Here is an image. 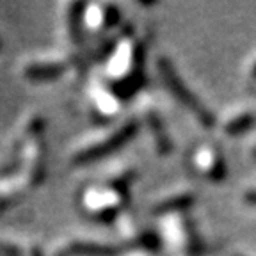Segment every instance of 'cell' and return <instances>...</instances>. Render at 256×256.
I'll list each match as a JSON object with an SVG mask.
<instances>
[{"instance_id": "1", "label": "cell", "mask_w": 256, "mask_h": 256, "mask_svg": "<svg viewBox=\"0 0 256 256\" xmlns=\"http://www.w3.org/2000/svg\"><path fill=\"white\" fill-rule=\"evenodd\" d=\"M158 68H160V73H162V78H164L166 86L169 88V91H171L204 126L212 128L214 124H216V116H214L212 112L208 110V108L198 100V96L182 82V78L178 76V73H176L171 60L162 57V59L158 60Z\"/></svg>"}, {"instance_id": "2", "label": "cell", "mask_w": 256, "mask_h": 256, "mask_svg": "<svg viewBox=\"0 0 256 256\" xmlns=\"http://www.w3.org/2000/svg\"><path fill=\"white\" fill-rule=\"evenodd\" d=\"M137 132V121H130L126 123L120 132H116L114 136H110L108 139H105L104 142L96 144L92 148H88L84 152H80L78 155L73 158L75 164H89V162H94V160H100L104 156H107L108 153L116 152L123 146L124 142L132 139Z\"/></svg>"}, {"instance_id": "3", "label": "cell", "mask_w": 256, "mask_h": 256, "mask_svg": "<svg viewBox=\"0 0 256 256\" xmlns=\"http://www.w3.org/2000/svg\"><path fill=\"white\" fill-rule=\"evenodd\" d=\"M120 249L112 246L89 244V242H78L64 249L59 256H120Z\"/></svg>"}, {"instance_id": "4", "label": "cell", "mask_w": 256, "mask_h": 256, "mask_svg": "<svg viewBox=\"0 0 256 256\" xmlns=\"http://www.w3.org/2000/svg\"><path fill=\"white\" fill-rule=\"evenodd\" d=\"M66 70L64 64H32L25 70V76L34 80H48V78H56L60 76Z\"/></svg>"}, {"instance_id": "5", "label": "cell", "mask_w": 256, "mask_h": 256, "mask_svg": "<svg viewBox=\"0 0 256 256\" xmlns=\"http://www.w3.org/2000/svg\"><path fill=\"white\" fill-rule=\"evenodd\" d=\"M148 121H150V126H152L153 136H155V139H156L158 152L162 153V155L169 153L172 150V144H171V139H169L168 132H166L164 124H162V121H160V118L156 116L155 112H152V114L148 116Z\"/></svg>"}, {"instance_id": "6", "label": "cell", "mask_w": 256, "mask_h": 256, "mask_svg": "<svg viewBox=\"0 0 256 256\" xmlns=\"http://www.w3.org/2000/svg\"><path fill=\"white\" fill-rule=\"evenodd\" d=\"M192 196H178V198H172V200H166L162 201L160 204H156L153 208V212L162 216V214H169V212H174V210H185L192 204Z\"/></svg>"}, {"instance_id": "7", "label": "cell", "mask_w": 256, "mask_h": 256, "mask_svg": "<svg viewBox=\"0 0 256 256\" xmlns=\"http://www.w3.org/2000/svg\"><path fill=\"white\" fill-rule=\"evenodd\" d=\"M82 9H84V4H73L70 8V34L73 38V43L80 44L82 41Z\"/></svg>"}, {"instance_id": "8", "label": "cell", "mask_w": 256, "mask_h": 256, "mask_svg": "<svg viewBox=\"0 0 256 256\" xmlns=\"http://www.w3.org/2000/svg\"><path fill=\"white\" fill-rule=\"evenodd\" d=\"M252 123H254V116L252 114H242V116L235 118L232 123L226 124V134H230V136L244 134L252 126Z\"/></svg>"}, {"instance_id": "9", "label": "cell", "mask_w": 256, "mask_h": 256, "mask_svg": "<svg viewBox=\"0 0 256 256\" xmlns=\"http://www.w3.org/2000/svg\"><path fill=\"white\" fill-rule=\"evenodd\" d=\"M20 249H16L14 246L0 244V256H20Z\"/></svg>"}, {"instance_id": "10", "label": "cell", "mask_w": 256, "mask_h": 256, "mask_svg": "<svg viewBox=\"0 0 256 256\" xmlns=\"http://www.w3.org/2000/svg\"><path fill=\"white\" fill-rule=\"evenodd\" d=\"M118 20H120V12H118V9L114 8V6H110L107 11V25H116Z\"/></svg>"}, {"instance_id": "11", "label": "cell", "mask_w": 256, "mask_h": 256, "mask_svg": "<svg viewBox=\"0 0 256 256\" xmlns=\"http://www.w3.org/2000/svg\"><path fill=\"white\" fill-rule=\"evenodd\" d=\"M246 201H248V203H251V204H256V190L254 192H248V194H246Z\"/></svg>"}, {"instance_id": "12", "label": "cell", "mask_w": 256, "mask_h": 256, "mask_svg": "<svg viewBox=\"0 0 256 256\" xmlns=\"http://www.w3.org/2000/svg\"><path fill=\"white\" fill-rule=\"evenodd\" d=\"M254 156H256V150H254Z\"/></svg>"}, {"instance_id": "13", "label": "cell", "mask_w": 256, "mask_h": 256, "mask_svg": "<svg viewBox=\"0 0 256 256\" xmlns=\"http://www.w3.org/2000/svg\"><path fill=\"white\" fill-rule=\"evenodd\" d=\"M0 48H2V43H0Z\"/></svg>"}]
</instances>
